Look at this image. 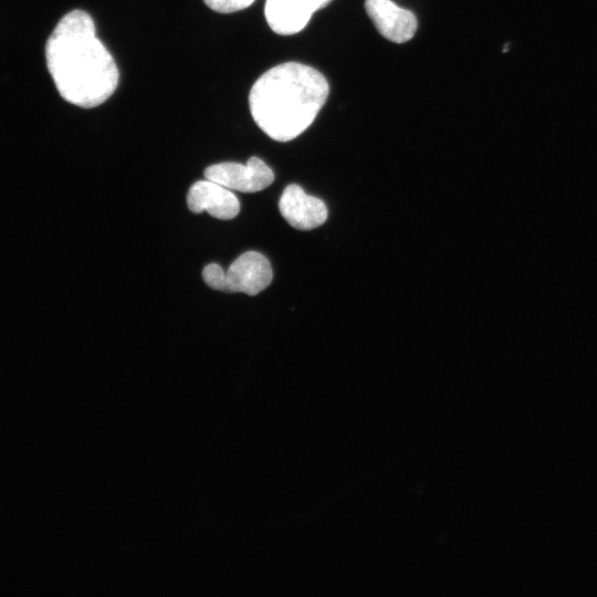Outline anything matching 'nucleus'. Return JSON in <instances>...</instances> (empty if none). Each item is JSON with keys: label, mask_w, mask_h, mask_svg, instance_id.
<instances>
[{"label": "nucleus", "mask_w": 597, "mask_h": 597, "mask_svg": "<svg viewBox=\"0 0 597 597\" xmlns=\"http://www.w3.org/2000/svg\"><path fill=\"white\" fill-rule=\"evenodd\" d=\"M272 269L269 260L256 251H248L238 256L223 271L217 263H210L202 270L205 283L213 290L248 295H256L272 282Z\"/></svg>", "instance_id": "obj_3"}, {"label": "nucleus", "mask_w": 597, "mask_h": 597, "mask_svg": "<svg viewBox=\"0 0 597 597\" xmlns=\"http://www.w3.org/2000/svg\"><path fill=\"white\" fill-rule=\"evenodd\" d=\"M203 175L206 179L241 192L261 191L274 180L272 169L255 156L250 157L245 165L232 161L211 165Z\"/></svg>", "instance_id": "obj_4"}, {"label": "nucleus", "mask_w": 597, "mask_h": 597, "mask_svg": "<svg viewBox=\"0 0 597 597\" xmlns=\"http://www.w3.org/2000/svg\"><path fill=\"white\" fill-rule=\"evenodd\" d=\"M45 59L57 92L73 105L96 107L117 88L116 62L83 10H73L57 22L48 39Z\"/></svg>", "instance_id": "obj_1"}, {"label": "nucleus", "mask_w": 597, "mask_h": 597, "mask_svg": "<svg viewBox=\"0 0 597 597\" xmlns=\"http://www.w3.org/2000/svg\"><path fill=\"white\" fill-rule=\"evenodd\" d=\"M187 205L191 212L207 211L213 218L231 220L240 211V202L227 187L206 179L196 181L187 193Z\"/></svg>", "instance_id": "obj_8"}, {"label": "nucleus", "mask_w": 597, "mask_h": 597, "mask_svg": "<svg viewBox=\"0 0 597 597\" xmlns=\"http://www.w3.org/2000/svg\"><path fill=\"white\" fill-rule=\"evenodd\" d=\"M332 0H266L264 15L269 27L280 35L302 31L312 15Z\"/></svg>", "instance_id": "obj_6"}, {"label": "nucleus", "mask_w": 597, "mask_h": 597, "mask_svg": "<svg viewBox=\"0 0 597 597\" xmlns=\"http://www.w3.org/2000/svg\"><path fill=\"white\" fill-rule=\"evenodd\" d=\"M279 210L290 226L308 231L322 226L327 219L326 205L307 195L298 185H289L282 192Z\"/></svg>", "instance_id": "obj_5"}, {"label": "nucleus", "mask_w": 597, "mask_h": 597, "mask_svg": "<svg viewBox=\"0 0 597 597\" xmlns=\"http://www.w3.org/2000/svg\"><path fill=\"white\" fill-rule=\"evenodd\" d=\"M365 9L375 28L387 40L405 43L413 38L418 22L411 11L391 0H366Z\"/></svg>", "instance_id": "obj_7"}, {"label": "nucleus", "mask_w": 597, "mask_h": 597, "mask_svg": "<svg viewBox=\"0 0 597 597\" xmlns=\"http://www.w3.org/2000/svg\"><path fill=\"white\" fill-rule=\"evenodd\" d=\"M329 93L316 69L285 62L263 73L252 85L249 106L255 124L270 138L289 142L314 122Z\"/></svg>", "instance_id": "obj_2"}, {"label": "nucleus", "mask_w": 597, "mask_h": 597, "mask_svg": "<svg viewBox=\"0 0 597 597\" xmlns=\"http://www.w3.org/2000/svg\"><path fill=\"white\" fill-rule=\"evenodd\" d=\"M255 0H203L207 7L219 13H232L250 7Z\"/></svg>", "instance_id": "obj_9"}]
</instances>
